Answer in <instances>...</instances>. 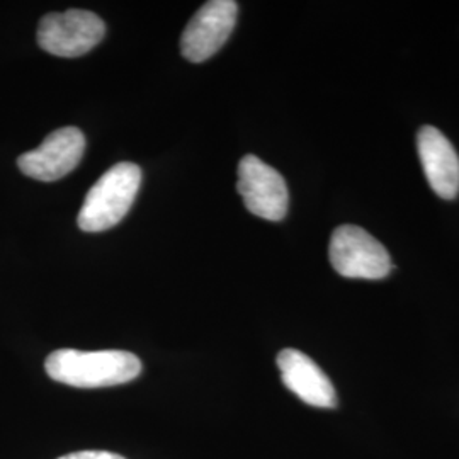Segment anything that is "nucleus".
<instances>
[{
  "mask_svg": "<svg viewBox=\"0 0 459 459\" xmlns=\"http://www.w3.org/2000/svg\"><path fill=\"white\" fill-rule=\"evenodd\" d=\"M106 24L94 13L70 9L43 17L38 28V45L49 55L75 58L102 41Z\"/></svg>",
  "mask_w": 459,
  "mask_h": 459,
  "instance_id": "4",
  "label": "nucleus"
},
{
  "mask_svg": "<svg viewBox=\"0 0 459 459\" xmlns=\"http://www.w3.org/2000/svg\"><path fill=\"white\" fill-rule=\"evenodd\" d=\"M85 136L79 128L66 126L49 133L45 142L17 159L19 170L36 181L55 182L70 174L82 160Z\"/></svg>",
  "mask_w": 459,
  "mask_h": 459,
  "instance_id": "6",
  "label": "nucleus"
},
{
  "mask_svg": "<svg viewBox=\"0 0 459 459\" xmlns=\"http://www.w3.org/2000/svg\"><path fill=\"white\" fill-rule=\"evenodd\" d=\"M142 184V170L132 162L111 167L87 193L79 213V227L98 233L116 227L132 208Z\"/></svg>",
  "mask_w": 459,
  "mask_h": 459,
  "instance_id": "2",
  "label": "nucleus"
},
{
  "mask_svg": "<svg viewBox=\"0 0 459 459\" xmlns=\"http://www.w3.org/2000/svg\"><path fill=\"white\" fill-rule=\"evenodd\" d=\"M58 459H126L116 453L109 451H79V453H70L65 456H60Z\"/></svg>",
  "mask_w": 459,
  "mask_h": 459,
  "instance_id": "10",
  "label": "nucleus"
},
{
  "mask_svg": "<svg viewBox=\"0 0 459 459\" xmlns=\"http://www.w3.org/2000/svg\"><path fill=\"white\" fill-rule=\"evenodd\" d=\"M417 150L429 186L444 199L459 193V157L451 142L434 126H424L417 136Z\"/></svg>",
  "mask_w": 459,
  "mask_h": 459,
  "instance_id": "9",
  "label": "nucleus"
},
{
  "mask_svg": "<svg viewBox=\"0 0 459 459\" xmlns=\"http://www.w3.org/2000/svg\"><path fill=\"white\" fill-rule=\"evenodd\" d=\"M281 379L305 403L320 409L337 407V394L327 375L307 354L284 349L278 356Z\"/></svg>",
  "mask_w": 459,
  "mask_h": 459,
  "instance_id": "8",
  "label": "nucleus"
},
{
  "mask_svg": "<svg viewBox=\"0 0 459 459\" xmlns=\"http://www.w3.org/2000/svg\"><path fill=\"white\" fill-rule=\"evenodd\" d=\"M328 255L332 267L344 278L383 279L392 271L388 250L356 225H342L332 233Z\"/></svg>",
  "mask_w": 459,
  "mask_h": 459,
  "instance_id": "3",
  "label": "nucleus"
},
{
  "mask_svg": "<svg viewBox=\"0 0 459 459\" xmlns=\"http://www.w3.org/2000/svg\"><path fill=\"white\" fill-rule=\"evenodd\" d=\"M48 377L75 388H104L130 383L142 373V361L126 351L60 349L45 362Z\"/></svg>",
  "mask_w": 459,
  "mask_h": 459,
  "instance_id": "1",
  "label": "nucleus"
},
{
  "mask_svg": "<svg viewBox=\"0 0 459 459\" xmlns=\"http://www.w3.org/2000/svg\"><path fill=\"white\" fill-rule=\"evenodd\" d=\"M237 189L247 210L259 218L281 221L288 213L290 195L284 178L255 155H246L240 160Z\"/></svg>",
  "mask_w": 459,
  "mask_h": 459,
  "instance_id": "5",
  "label": "nucleus"
},
{
  "mask_svg": "<svg viewBox=\"0 0 459 459\" xmlns=\"http://www.w3.org/2000/svg\"><path fill=\"white\" fill-rule=\"evenodd\" d=\"M238 4L233 0L206 2L184 30L181 53L193 64L212 58L221 48L237 24Z\"/></svg>",
  "mask_w": 459,
  "mask_h": 459,
  "instance_id": "7",
  "label": "nucleus"
}]
</instances>
